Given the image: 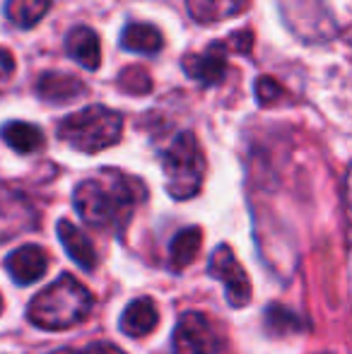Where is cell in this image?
Returning <instances> with one entry per match:
<instances>
[{
    "instance_id": "14",
    "label": "cell",
    "mask_w": 352,
    "mask_h": 354,
    "mask_svg": "<svg viewBox=\"0 0 352 354\" xmlns=\"http://www.w3.org/2000/svg\"><path fill=\"white\" fill-rule=\"evenodd\" d=\"M186 8L198 24H215L244 12L249 0H186Z\"/></svg>"
},
{
    "instance_id": "15",
    "label": "cell",
    "mask_w": 352,
    "mask_h": 354,
    "mask_svg": "<svg viewBox=\"0 0 352 354\" xmlns=\"http://www.w3.org/2000/svg\"><path fill=\"white\" fill-rule=\"evenodd\" d=\"M162 34L157 27L145 22H131L121 32V46L140 56H157L162 51Z\"/></svg>"
},
{
    "instance_id": "23",
    "label": "cell",
    "mask_w": 352,
    "mask_h": 354,
    "mask_svg": "<svg viewBox=\"0 0 352 354\" xmlns=\"http://www.w3.org/2000/svg\"><path fill=\"white\" fill-rule=\"evenodd\" d=\"M12 73H15V58H12V53H10L8 48H0V89H3L5 84L10 82Z\"/></svg>"
},
{
    "instance_id": "25",
    "label": "cell",
    "mask_w": 352,
    "mask_h": 354,
    "mask_svg": "<svg viewBox=\"0 0 352 354\" xmlns=\"http://www.w3.org/2000/svg\"><path fill=\"white\" fill-rule=\"evenodd\" d=\"M343 44H345V48H348V53H350V58H352V27L343 34Z\"/></svg>"
},
{
    "instance_id": "7",
    "label": "cell",
    "mask_w": 352,
    "mask_h": 354,
    "mask_svg": "<svg viewBox=\"0 0 352 354\" xmlns=\"http://www.w3.org/2000/svg\"><path fill=\"white\" fill-rule=\"evenodd\" d=\"M207 272L225 284V297L230 301V306L239 308L251 301V280L244 268H241V263L237 261L234 251L227 243H220L212 251Z\"/></svg>"
},
{
    "instance_id": "6",
    "label": "cell",
    "mask_w": 352,
    "mask_h": 354,
    "mask_svg": "<svg viewBox=\"0 0 352 354\" xmlns=\"http://www.w3.org/2000/svg\"><path fill=\"white\" fill-rule=\"evenodd\" d=\"M222 350V340L203 313L186 311L178 318L174 335H172V352L174 354H217Z\"/></svg>"
},
{
    "instance_id": "22",
    "label": "cell",
    "mask_w": 352,
    "mask_h": 354,
    "mask_svg": "<svg viewBox=\"0 0 352 354\" xmlns=\"http://www.w3.org/2000/svg\"><path fill=\"white\" fill-rule=\"evenodd\" d=\"M53 354H126L121 347L111 345V342H89V345L80 347V350H58Z\"/></svg>"
},
{
    "instance_id": "18",
    "label": "cell",
    "mask_w": 352,
    "mask_h": 354,
    "mask_svg": "<svg viewBox=\"0 0 352 354\" xmlns=\"http://www.w3.org/2000/svg\"><path fill=\"white\" fill-rule=\"evenodd\" d=\"M51 10V0H8L5 15L19 29H32L46 17Z\"/></svg>"
},
{
    "instance_id": "2",
    "label": "cell",
    "mask_w": 352,
    "mask_h": 354,
    "mask_svg": "<svg viewBox=\"0 0 352 354\" xmlns=\"http://www.w3.org/2000/svg\"><path fill=\"white\" fill-rule=\"evenodd\" d=\"M94 297L73 275H61L29 301L27 318L44 330H66L92 313Z\"/></svg>"
},
{
    "instance_id": "9",
    "label": "cell",
    "mask_w": 352,
    "mask_h": 354,
    "mask_svg": "<svg viewBox=\"0 0 352 354\" xmlns=\"http://www.w3.org/2000/svg\"><path fill=\"white\" fill-rule=\"evenodd\" d=\"M37 227V212L19 193H0V241Z\"/></svg>"
},
{
    "instance_id": "5",
    "label": "cell",
    "mask_w": 352,
    "mask_h": 354,
    "mask_svg": "<svg viewBox=\"0 0 352 354\" xmlns=\"http://www.w3.org/2000/svg\"><path fill=\"white\" fill-rule=\"evenodd\" d=\"M254 46V34L249 29L230 34L227 39H217L212 41L205 51L201 53H186L181 58V68L193 82H198L201 87H215L225 80L227 68H230V53H251Z\"/></svg>"
},
{
    "instance_id": "4",
    "label": "cell",
    "mask_w": 352,
    "mask_h": 354,
    "mask_svg": "<svg viewBox=\"0 0 352 354\" xmlns=\"http://www.w3.org/2000/svg\"><path fill=\"white\" fill-rule=\"evenodd\" d=\"M162 171L165 186L174 201H188L198 196L205 176V159L191 131H183L174 138V142L162 154Z\"/></svg>"
},
{
    "instance_id": "12",
    "label": "cell",
    "mask_w": 352,
    "mask_h": 354,
    "mask_svg": "<svg viewBox=\"0 0 352 354\" xmlns=\"http://www.w3.org/2000/svg\"><path fill=\"white\" fill-rule=\"evenodd\" d=\"M160 323V313L150 297L136 299L126 306L121 316V330L128 337H147Z\"/></svg>"
},
{
    "instance_id": "1",
    "label": "cell",
    "mask_w": 352,
    "mask_h": 354,
    "mask_svg": "<svg viewBox=\"0 0 352 354\" xmlns=\"http://www.w3.org/2000/svg\"><path fill=\"white\" fill-rule=\"evenodd\" d=\"M145 198V186L116 169H104L99 176L85 178L73 193V205L82 222L97 229H126L133 210Z\"/></svg>"
},
{
    "instance_id": "21",
    "label": "cell",
    "mask_w": 352,
    "mask_h": 354,
    "mask_svg": "<svg viewBox=\"0 0 352 354\" xmlns=\"http://www.w3.org/2000/svg\"><path fill=\"white\" fill-rule=\"evenodd\" d=\"M254 92H256V102H259L261 106H275V104L285 97V89H282V84L275 82L272 77H266V75L256 80Z\"/></svg>"
},
{
    "instance_id": "19",
    "label": "cell",
    "mask_w": 352,
    "mask_h": 354,
    "mask_svg": "<svg viewBox=\"0 0 352 354\" xmlns=\"http://www.w3.org/2000/svg\"><path fill=\"white\" fill-rule=\"evenodd\" d=\"M263 326L266 333L272 337H285V335H295V333H302L306 328V323L297 316L295 311H290L282 304H270L263 313Z\"/></svg>"
},
{
    "instance_id": "13",
    "label": "cell",
    "mask_w": 352,
    "mask_h": 354,
    "mask_svg": "<svg viewBox=\"0 0 352 354\" xmlns=\"http://www.w3.org/2000/svg\"><path fill=\"white\" fill-rule=\"evenodd\" d=\"M58 239H61L66 253L82 268V270H94L97 268V251H94L92 241L82 229H77L71 219H61L56 227Z\"/></svg>"
},
{
    "instance_id": "11",
    "label": "cell",
    "mask_w": 352,
    "mask_h": 354,
    "mask_svg": "<svg viewBox=\"0 0 352 354\" xmlns=\"http://www.w3.org/2000/svg\"><path fill=\"white\" fill-rule=\"evenodd\" d=\"M66 51L85 71H97L102 66V41H99V34L94 29L85 27V24L68 32Z\"/></svg>"
},
{
    "instance_id": "3",
    "label": "cell",
    "mask_w": 352,
    "mask_h": 354,
    "mask_svg": "<svg viewBox=\"0 0 352 354\" xmlns=\"http://www.w3.org/2000/svg\"><path fill=\"white\" fill-rule=\"evenodd\" d=\"M123 136V113L102 104H92L58 123V138L73 149L97 154L113 147Z\"/></svg>"
},
{
    "instance_id": "24",
    "label": "cell",
    "mask_w": 352,
    "mask_h": 354,
    "mask_svg": "<svg viewBox=\"0 0 352 354\" xmlns=\"http://www.w3.org/2000/svg\"><path fill=\"white\" fill-rule=\"evenodd\" d=\"M343 196H345V205L352 212V164L348 169V176H345V188H343Z\"/></svg>"
},
{
    "instance_id": "16",
    "label": "cell",
    "mask_w": 352,
    "mask_h": 354,
    "mask_svg": "<svg viewBox=\"0 0 352 354\" xmlns=\"http://www.w3.org/2000/svg\"><path fill=\"white\" fill-rule=\"evenodd\" d=\"M0 138L8 147H12L19 154H32L44 147V133L34 123L10 121L0 128Z\"/></svg>"
},
{
    "instance_id": "20",
    "label": "cell",
    "mask_w": 352,
    "mask_h": 354,
    "mask_svg": "<svg viewBox=\"0 0 352 354\" xmlns=\"http://www.w3.org/2000/svg\"><path fill=\"white\" fill-rule=\"evenodd\" d=\"M118 89H123L126 94H136V97L150 94L152 92V77H150V73H147L142 66L126 68V71L118 75Z\"/></svg>"
},
{
    "instance_id": "17",
    "label": "cell",
    "mask_w": 352,
    "mask_h": 354,
    "mask_svg": "<svg viewBox=\"0 0 352 354\" xmlns=\"http://www.w3.org/2000/svg\"><path fill=\"white\" fill-rule=\"evenodd\" d=\"M203 246V232L198 227H186L172 239L169 246V263L172 270H183L198 258Z\"/></svg>"
},
{
    "instance_id": "10",
    "label": "cell",
    "mask_w": 352,
    "mask_h": 354,
    "mask_svg": "<svg viewBox=\"0 0 352 354\" xmlns=\"http://www.w3.org/2000/svg\"><path fill=\"white\" fill-rule=\"evenodd\" d=\"M87 92L85 82L80 77L71 73H61V71H48L44 75H39L37 80V94L39 99L48 104H68L75 102L77 97Z\"/></svg>"
},
{
    "instance_id": "26",
    "label": "cell",
    "mask_w": 352,
    "mask_h": 354,
    "mask_svg": "<svg viewBox=\"0 0 352 354\" xmlns=\"http://www.w3.org/2000/svg\"><path fill=\"white\" fill-rule=\"evenodd\" d=\"M0 313H3V297H0Z\"/></svg>"
},
{
    "instance_id": "8",
    "label": "cell",
    "mask_w": 352,
    "mask_h": 354,
    "mask_svg": "<svg viewBox=\"0 0 352 354\" xmlns=\"http://www.w3.org/2000/svg\"><path fill=\"white\" fill-rule=\"evenodd\" d=\"M5 268L17 284H32L46 275L48 256L41 246L27 243V246H19L17 251H12L5 258Z\"/></svg>"
}]
</instances>
